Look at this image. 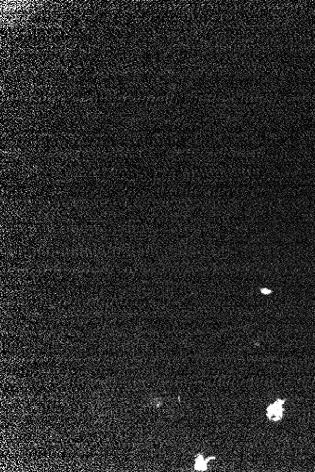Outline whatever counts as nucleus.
Segmentation results:
<instances>
[{"mask_svg": "<svg viewBox=\"0 0 315 472\" xmlns=\"http://www.w3.org/2000/svg\"><path fill=\"white\" fill-rule=\"evenodd\" d=\"M262 292H263V293H264V294H269V293H271V291H266V289H264V290H262Z\"/></svg>", "mask_w": 315, "mask_h": 472, "instance_id": "obj_3", "label": "nucleus"}, {"mask_svg": "<svg viewBox=\"0 0 315 472\" xmlns=\"http://www.w3.org/2000/svg\"><path fill=\"white\" fill-rule=\"evenodd\" d=\"M213 458L214 457L208 458L207 460H205L201 454H198V457L196 459L195 469H196L197 471H205V470H207V468H208V466H207L208 462H209L211 459H213Z\"/></svg>", "mask_w": 315, "mask_h": 472, "instance_id": "obj_2", "label": "nucleus"}, {"mask_svg": "<svg viewBox=\"0 0 315 472\" xmlns=\"http://www.w3.org/2000/svg\"><path fill=\"white\" fill-rule=\"evenodd\" d=\"M284 403L285 399H277L274 403L269 404L266 408V417L272 422H279L284 415Z\"/></svg>", "mask_w": 315, "mask_h": 472, "instance_id": "obj_1", "label": "nucleus"}]
</instances>
